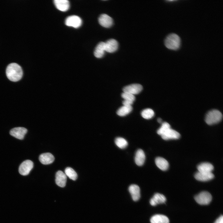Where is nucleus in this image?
Masks as SVG:
<instances>
[{
	"mask_svg": "<svg viewBox=\"0 0 223 223\" xmlns=\"http://www.w3.org/2000/svg\"><path fill=\"white\" fill-rule=\"evenodd\" d=\"M40 162L44 164H48L53 163L55 158L51 154L46 153L41 154L39 157Z\"/></svg>",
	"mask_w": 223,
	"mask_h": 223,
	"instance_id": "nucleus-17",
	"label": "nucleus"
},
{
	"mask_svg": "<svg viewBox=\"0 0 223 223\" xmlns=\"http://www.w3.org/2000/svg\"><path fill=\"white\" fill-rule=\"evenodd\" d=\"M55 182L59 186L63 187L66 184L67 176L65 173L61 171H58L55 175Z\"/></svg>",
	"mask_w": 223,
	"mask_h": 223,
	"instance_id": "nucleus-13",
	"label": "nucleus"
},
{
	"mask_svg": "<svg viewBox=\"0 0 223 223\" xmlns=\"http://www.w3.org/2000/svg\"><path fill=\"white\" fill-rule=\"evenodd\" d=\"M170 128V126L168 123L166 122H163L162 123L161 127L157 130V133L161 136Z\"/></svg>",
	"mask_w": 223,
	"mask_h": 223,
	"instance_id": "nucleus-27",
	"label": "nucleus"
},
{
	"mask_svg": "<svg viewBox=\"0 0 223 223\" xmlns=\"http://www.w3.org/2000/svg\"><path fill=\"white\" fill-rule=\"evenodd\" d=\"M116 145L121 149L125 148L128 145V143L125 138L121 137H117L115 140Z\"/></svg>",
	"mask_w": 223,
	"mask_h": 223,
	"instance_id": "nucleus-25",
	"label": "nucleus"
},
{
	"mask_svg": "<svg viewBox=\"0 0 223 223\" xmlns=\"http://www.w3.org/2000/svg\"><path fill=\"white\" fill-rule=\"evenodd\" d=\"M166 201V198L164 195L156 193L150 199V203L152 206H155L158 204L164 203Z\"/></svg>",
	"mask_w": 223,
	"mask_h": 223,
	"instance_id": "nucleus-16",
	"label": "nucleus"
},
{
	"mask_svg": "<svg viewBox=\"0 0 223 223\" xmlns=\"http://www.w3.org/2000/svg\"><path fill=\"white\" fill-rule=\"evenodd\" d=\"M162 138L164 140L176 139H178L180 136V133L176 131L169 128L161 136Z\"/></svg>",
	"mask_w": 223,
	"mask_h": 223,
	"instance_id": "nucleus-10",
	"label": "nucleus"
},
{
	"mask_svg": "<svg viewBox=\"0 0 223 223\" xmlns=\"http://www.w3.org/2000/svg\"><path fill=\"white\" fill-rule=\"evenodd\" d=\"M132 109L133 108L132 106L123 105L117 111V114L120 116H125L129 114L132 111Z\"/></svg>",
	"mask_w": 223,
	"mask_h": 223,
	"instance_id": "nucleus-23",
	"label": "nucleus"
},
{
	"mask_svg": "<svg viewBox=\"0 0 223 223\" xmlns=\"http://www.w3.org/2000/svg\"><path fill=\"white\" fill-rule=\"evenodd\" d=\"M222 118L221 112L217 110H212L209 111L206 114L205 120L208 125H211L217 124L220 122Z\"/></svg>",
	"mask_w": 223,
	"mask_h": 223,
	"instance_id": "nucleus-3",
	"label": "nucleus"
},
{
	"mask_svg": "<svg viewBox=\"0 0 223 223\" xmlns=\"http://www.w3.org/2000/svg\"><path fill=\"white\" fill-rule=\"evenodd\" d=\"M33 162L30 160H27L24 161L20 165L19 168V173L23 176L28 175L33 168Z\"/></svg>",
	"mask_w": 223,
	"mask_h": 223,
	"instance_id": "nucleus-5",
	"label": "nucleus"
},
{
	"mask_svg": "<svg viewBox=\"0 0 223 223\" xmlns=\"http://www.w3.org/2000/svg\"><path fill=\"white\" fill-rule=\"evenodd\" d=\"M195 201L200 205L208 204L212 200L211 194L207 191H202L195 197Z\"/></svg>",
	"mask_w": 223,
	"mask_h": 223,
	"instance_id": "nucleus-4",
	"label": "nucleus"
},
{
	"mask_svg": "<svg viewBox=\"0 0 223 223\" xmlns=\"http://www.w3.org/2000/svg\"><path fill=\"white\" fill-rule=\"evenodd\" d=\"M142 90V86L140 84H133L125 87L123 92H127L133 95L139 93Z\"/></svg>",
	"mask_w": 223,
	"mask_h": 223,
	"instance_id": "nucleus-7",
	"label": "nucleus"
},
{
	"mask_svg": "<svg viewBox=\"0 0 223 223\" xmlns=\"http://www.w3.org/2000/svg\"><path fill=\"white\" fill-rule=\"evenodd\" d=\"M157 121L159 123H161L162 122V120L161 119L159 118L157 120Z\"/></svg>",
	"mask_w": 223,
	"mask_h": 223,
	"instance_id": "nucleus-31",
	"label": "nucleus"
},
{
	"mask_svg": "<svg viewBox=\"0 0 223 223\" xmlns=\"http://www.w3.org/2000/svg\"><path fill=\"white\" fill-rule=\"evenodd\" d=\"M198 172L205 173H211L213 170V165L208 162L202 163L197 166Z\"/></svg>",
	"mask_w": 223,
	"mask_h": 223,
	"instance_id": "nucleus-22",
	"label": "nucleus"
},
{
	"mask_svg": "<svg viewBox=\"0 0 223 223\" xmlns=\"http://www.w3.org/2000/svg\"><path fill=\"white\" fill-rule=\"evenodd\" d=\"M121 97L124 100H130L133 102L135 99L134 95L127 92H123L121 94Z\"/></svg>",
	"mask_w": 223,
	"mask_h": 223,
	"instance_id": "nucleus-28",
	"label": "nucleus"
},
{
	"mask_svg": "<svg viewBox=\"0 0 223 223\" xmlns=\"http://www.w3.org/2000/svg\"><path fill=\"white\" fill-rule=\"evenodd\" d=\"M214 223H223V216L222 215L220 216L216 221Z\"/></svg>",
	"mask_w": 223,
	"mask_h": 223,
	"instance_id": "nucleus-30",
	"label": "nucleus"
},
{
	"mask_svg": "<svg viewBox=\"0 0 223 223\" xmlns=\"http://www.w3.org/2000/svg\"><path fill=\"white\" fill-rule=\"evenodd\" d=\"M145 160V155L143 151L138 149L136 152L134 160L136 164L139 166H142L144 163Z\"/></svg>",
	"mask_w": 223,
	"mask_h": 223,
	"instance_id": "nucleus-18",
	"label": "nucleus"
},
{
	"mask_svg": "<svg viewBox=\"0 0 223 223\" xmlns=\"http://www.w3.org/2000/svg\"><path fill=\"white\" fill-rule=\"evenodd\" d=\"M98 21L100 25L105 28L110 27L113 23L112 18L105 14H102L99 16Z\"/></svg>",
	"mask_w": 223,
	"mask_h": 223,
	"instance_id": "nucleus-9",
	"label": "nucleus"
},
{
	"mask_svg": "<svg viewBox=\"0 0 223 223\" xmlns=\"http://www.w3.org/2000/svg\"><path fill=\"white\" fill-rule=\"evenodd\" d=\"M129 190L131 194L133 200L138 201L140 197V189L138 186L136 184H132L129 187Z\"/></svg>",
	"mask_w": 223,
	"mask_h": 223,
	"instance_id": "nucleus-14",
	"label": "nucleus"
},
{
	"mask_svg": "<svg viewBox=\"0 0 223 223\" xmlns=\"http://www.w3.org/2000/svg\"><path fill=\"white\" fill-rule=\"evenodd\" d=\"M156 165L160 169L165 171L169 167V164L165 159L161 157H157L155 160Z\"/></svg>",
	"mask_w": 223,
	"mask_h": 223,
	"instance_id": "nucleus-20",
	"label": "nucleus"
},
{
	"mask_svg": "<svg viewBox=\"0 0 223 223\" xmlns=\"http://www.w3.org/2000/svg\"><path fill=\"white\" fill-rule=\"evenodd\" d=\"M23 73L21 67L16 63H11L9 64L6 69V74L7 78L13 82H16L20 80Z\"/></svg>",
	"mask_w": 223,
	"mask_h": 223,
	"instance_id": "nucleus-1",
	"label": "nucleus"
},
{
	"mask_svg": "<svg viewBox=\"0 0 223 223\" xmlns=\"http://www.w3.org/2000/svg\"><path fill=\"white\" fill-rule=\"evenodd\" d=\"M133 103V101L126 100H124L122 102L123 105L127 106H131Z\"/></svg>",
	"mask_w": 223,
	"mask_h": 223,
	"instance_id": "nucleus-29",
	"label": "nucleus"
},
{
	"mask_svg": "<svg viewBox=\"0 0 223 223\" xmlns=\"http://www.w3.org/2000/svg\"><path fill=\"white\" fill-rule=\"evenodd\" d=\"M105 50V42H101L95 48L94 54L95 56L98 58H102L104 54Z\"/></svg>",
	"mask_w": 223,
	"mask_h": 223,
	"instance_id": "nucleus-21",
	"label": "nucleus"
},
{
	"mask_svg": "<svg viewBox=\"0 0 223 223\" xmlns=\"http://www.w3.org/2000/svg\"><path fill=\"white\" fill-rule=\"evenodd\" d=\"M54 4L57 8L62 11H66L69 8L70 4L67 0H55Z\"/></svg>",
	"mask_w": 223,
	"mask_h": 223,
	"instance_id": "nucleus-15",
	"label": "nucleus"
},
{
	"mask_svg": "<svg viewBox=\"0 0 223 223\" xmlns=\"http://www.w3.org/2000/svg\"><path fill=\"white\" fill-rule=\"evenodd\" d=\"M195 178L197 180L206 181L212 179L214 177V175L211 173H205L198 172L194 175Z\"/></svg>",
	"mask_w": 223,
	"mask_h": 223,
	"instance_id": "nucleus-12",
	"label": "nucleus"
},
{
	"mask_svg": "<svg viewBox=\"0 0 223 223\" xmlns=\"http://www.w3.org/2000/svg\"><path fill=\"white\" fill-rule=\"evenodd\" d=\"M27 132L26 129L22 127H17L12 129L10 131L11 135L19 139H24Z\"/></svg>",
	"mask_w": 223,
	"mask_h": 223,
	"instance_id": "nucleus-8",
	"label": "nucleus"
},
{
	"mask_svg": "<svg viewBox=\"0 0 223 223\" xmlns=\"http://www.w3.org/2000/svg\"><path fill=\"white\" fill-rule=\"evenodd\" d=\"M154 111L150 108H146L143 110L141 112V115L143 118L146 119L152 118L154 115Z\"/></svg>",
	"mask_w": 223,
	"mask_h": 223,
	"instance_id": "nucleus-26",
	"label": "nucleus"
},
{
	"mask_svg": "<svg viewBox=\"0 0 223 223\" xmlns=\"http://www.w3.org/2000/svg\"><path fill=\"white\" fill-rule=\"evenodd\" d=\"M82 22V20L80 17L73 15L67 18L65 20V24L68 26L77 28L81 25Z\"/></svg>",
	"mask_w": 223,
	"mask_h": 223,
	"instance_id": "nucleus-6",
	"label": "nucleus"
},
{
	"mask_svg": "<svg viewBox=\"0 0 223 223\" xmlns=\"http://www.w3.org/2000/svg\"><path fill=\"white\" fill-rule=\"evenodd\" d=\"M105 50L108 53H113L116 51L118 48V43L115 39H111L105 42Z\"/></svg>",
	"mask_w": 223,
	"mask_h": 223,
	"instance_id": "nucleus-11",
	"label": "nucleus"
},
{
	"mask_svg": "<svg viewBox=\"0 0 223 223\" xmlns=\"http://www.w3.org/2000/svg\"><path fill=\"white\" fill-rule=\"evenodd\" d=\"M65 173L70 179L75 181L77 177V174L75 170L70 167H67L65 170Z\"/></svg>",
	"mask_w": 223,
	"mask_h": 223,
	"instance_id": "nucleus-24",
	"label": "nucleus"
},
{
	"mask_svg": "<svg viewBox=\"0 0 223 223\" xmlns=\"http://www.w3.org/2000/svg\"><path fill=\"white\" fill-rule=\"evenodd\" d=\"M164 43L165 46L168 49L176 50L180 46L181 39L177 34L172 33L167 36Z\"/></svg>",
	"mask_w": 223,
	"mask_h": 223,
	"instance_id": "nucleus-2",
	"label": "nucleus"
},
{
	"mask_svg": "<svg viewBox=\"0 0 223 223\" xmlns=\"http://www.w3.org/2000/svg\"><path fill=\"white\" fill-rule=\"evenodd\" d=\"M151 223H169V221L166 216L161 214L153 216L150 219Z\"/></svg>",
	"mask_w": 223,
	"mask_h": 223,
	"instance_id": "nucleus-19",
	"label": "nucleus"
}]
</instances>
